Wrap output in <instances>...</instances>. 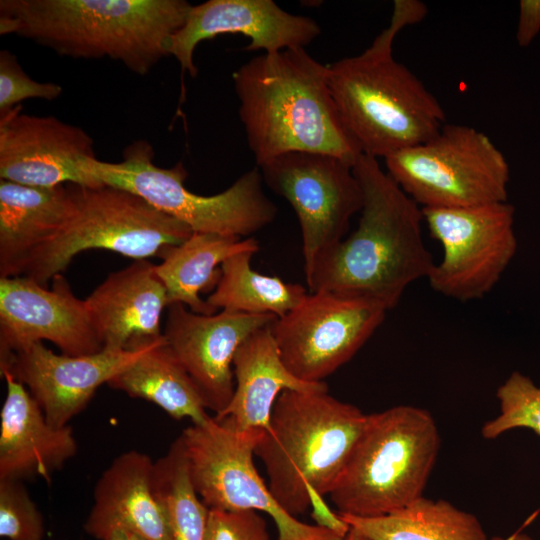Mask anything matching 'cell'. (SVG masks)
Wrapping results in <instances>:
<instances>
[{
	"label": "cell",
	"mask_w": 540,
	"mask_h": 540,
	"mask_svg": "<svg viewBox=\"0 0 540 540\" xmlns=\"http://www.w3.org/2000/svg\"><path fill=\"white\" fill-rule=\"evenodd\" d=\"M353 172L363 193L358 226L304 269L306 283L309 292L358 295L389 311L435 263L422 237V208L377 158L361 154Z\"/></svg>",
	"instance_id": "obj_1"
},
{
	"label": "cell",
	"mask_w": 540,
	"mask_h": 540,
	"mask_svg": "<svg viewBox=\"0 0 540 540\" xmlns=\"http://www.w3.org/2000/svg\"><path fill=\"white\" fill-rule=\"evenodd\" d=\"M233 82L257 167L291 152L329 154L353 166L362 154L333 98L328 65L305 48L258 55Z\"/></svg>",
	"instance_id": "obj_2"
},
{
	"label": "cell",
	"mask_w": 540,
	"mask_h": 540,
	"mask_svg": "<svg viewBox=\"0 0 540 540\" xmlns=\"http://www.w3.org/2000/svg\"><path fill=\"white\" fill-rule=\"evenodd\" d=\"M185 0H1L0 34H15L73 58L121 62L144 76L170 55Z\"/></svg>",
	"instance_id": "obj_3"
},
{
	"label": "cell",
	"mask_w": 540,
	"mask_h": 540,
	"mask_svg": "<svg viewBox=\"0 0 540 540\" xmlns=\"http://www.w3.org/2000/svg\"><path fill=\"white\" fill-rule=\"evenodd\" d=\"M367 414L328 391H283L270 428L255 447L279 504L297 517L314 508L318 524L343 533L349 526L324 503L364 427Z\"/></svg>",
	"instance_id": "obj_4"
},
{
	"label": "cell",
	"mask_w": 540,
	"mask_h": 540,
	"mask_svg": "<svg viewBox=\"0 0 540 540\" xmlns=\"http://www.w3.org/2000/svg\"><path fill=\"white\" fill-rule=\"evenodd\" d=\"M390 22L362 53L328 65L329 86L342 120L362 154L386 158L436 135L446 124L439 100L392 46Z\"/></svg>",
	"instance_id": "obj_5"
},
{
	"label": "cell",
	"mask_w": 540,
	"mask_h": 540,
	"mask_svg": "<svg viewBox=\"0 0 540 540\" xmlns=\"http://www.w3.org/2000/svg\"><path fill=\"white\" fill-rule=\"evenodd\" d=\"M440 434L425 409L398 405L367 414L329 498L338 514L377 517L423 497Z\"/></svg>",
	"instance_id": "obj_6"
},
{
	"label": "cell",
	"mask_w": 540,
	"mask_h": 540,
	"mask_svg": "<svg viewBox=\"0 0 540 540\" xmlns=\"http://www.w3.org/2000/svg\"><path fill=\"white\" fill-rule=\"evenodd\" d=\"M68 188V216L52 236L27 255L17 276L46 286L83 251L105 249L134 260L159 258L166 248L193 234L187 224L129 191L109 185L68 184Z\"/></svg>",
	"instance_id": "obj_7"
},
{
	"label": "cell",
	"mask_w": 540,
	"mask_h": 540,
	"mask_svg": "<svg viewBox=\"0 0 540 540\" xmlns=\"http://www.w3.org/2000/svg\"><path fill=\"white\" fill-rule=\"evenodd\" d=\"M149 142L137 140L127 146L119 162L92 158L85 169L103 185L129 191L155 209L187 224L193 232L218 233L240 238L269 225L278 209L263 190V178L256 166L229 188L212 196L191 192L182 163L161 168L153 163Z\"/></svg>",
	"instance_id": "obj_8"
},
{
	"label": "cell",
	"mask_w": 540,
	"mask_h": 540,
	"mask_svg": "<svg viewBox=\"0 0 540 540\" xmlns=\"http://www.w3.org/2000/svg\"><path fill=\"white\" fill-rule=\"evenodd\" d=\"M386 172L421 208H459L507 201L510 168L482 131L445 124L416 146L384 159Z\"/></svg>",
	"instance_id": "obj_9"
},
{
	"label": "cell",
	"mask_w": 540,
	"mask_h": 540,
	"mask_svg": "<svg viewBox=\"0 0 540 540\" xmlns=\"http://www.w3.org/2000/svg\"><path fill=\"white\" fill-rule=\"evenodd\" d=\"M264 433L239 432L215 417L183 430L178 440L202 502L209 509L265 512L276 525L277 540H344L347 533L301 522L274 498L253 461Z\"/></svg>",
	"instance_id": "obj_10"
},
{
	"label": "cell",
	"mask_w": 540,
	"mask_h": 540,
	"mask_svg": "<svg viewBox=\"0 0 540 540\" xmlns=\"http://www.w3.org/2000/svg\"><path fill=\"white\" fill-rule=\"evenodd\" d=\"M422 212L430 235L443 249L427 277L430 287L460 302L483 298L516 254L513 205L500 201Z\"/></svg>",
	"instance_id": "obj_11"
},
{
	"label": "cell",
	"mask_w": 540,
	"mask_h": 540,
	"mask_svg": "<svg viewBox=\"0 0 540 540\" xmlns=\"http://www.w3.org/2000/svg\"><path fill=\"white\" fill-rule=\"evenodd\" d=\"M386 312L383 305L366 297L328 290L308 292L270 329L291 374L318 383L359 351Z\"/></svg>",
	"instance_id": "obj_12"
},
{
	"label": "cell",
	"mask_w": 540,
	"mask_h": 540,
	"mask_svg": "<svg viewBox=\"0 0 540 540\" xmlns=\"http://www.w3.org/2000/svg\"><path fill=\"white\" fill-rule=\"evenodd\" d=\"M258 168L263 182L295 211L306 269L346 237L352 217L362 208L353 166L329 154L291 152Z\"/></svg>",
	"instance_id": "obj_13"
},
{
	"label": "cell",
	"mask_w": 540,
	"mask_h": 540,
	"mask_svg": "<svg viewBox=\"0 0 540 540\" xmlns=\"http://www.w3.org/2000/svg\"><path fill=\"white\" fill-rule=\"evenodd\" d=\"M51 281L49 289L26 276L0 278V363L44 340L71 356L103 349L85 300L62 274Z\"/></svg>",
	"instance_id": "obj_14"
},
{
	"label": "cell",
	"mask_w": 540,
	"mask_h": 540,
	"mask_svg": "<svg viewBox=\"0 0 540 540\" xmlns=\"http://www.w3.org/2000/svg\"><path fill=\"white\" fill-rule=\"evenodd\" d=\"M92 158L94 141L78 126L24 114L21 105L0 115V179L35 187L101 186L85 170Z\"/></svg>",
	"instance_id": "obj_15"
},
{
	"label": "cell",
	"mask_w": 540,
	"mask_h": 540,
	"mask_svg": "<svg viewBox=\"0 0 540 540\" xmlns=\"http://www.w3.org/2000/svg\"><path fill=\"white\" fill-rule=\"evenodd\" d=\"M277 317L221 310L197 314L181 303L167 307L163 336L198 387L207 409L221 414L234 393L233 360L241 344Z\"/></svg>",
	"instance_id": "obj_16"
},
{
	"label": "cell",
	"mask_w": 540,
	"mask_h": 540,
	"mask_svg": "<svg viewBox=\"0 0 540 540\" xmlns=\"http://www.w3.org/2000/svg\"><path fill=\"white\" fill-rule=\"evenodd\" d=\"M164 340L123 350L80 356L56 354L43 342L31 344L0 363V373L10 372L41 407L47 421L64 427L82 412L97 389Z\"/></svg>",
	"instance_id": "obj_17"
},
{
	"label": "cell",
	"mask_w": 540,
	"mask_h": 540,
	"mask_svg": "<svg viewBox=\"0 0 540 540\" xmlns=\"http://www.w3.org/2000/svg\"><path fill=\"white\" fill-rule=\"evenodd\" d=\"M227 33L248 37L247 51L274 54L305 48L321 30L312 18L291 14L272 0H209L192 5L185 23L171 38L169 54L182 71L195 77L198 69L193 54L197 45Z\"/></svg>",
	"instance_id": "obj_18"
},
{
	"label": "cell",
	"mask_w": 540,
	"mask_h": 540,
	"mask_svg": "<svg viewBox=\"0 0 540 540\" xmlns=\"http://www.w3.org/2000/svg\"><path fill=\"white\" fill-rule=\"evenodd\" d=\"M103 349L145 346L163 338L161 316L168 307L165 286L147 259L110 273L85 299Z\"/></svg>",
	"instance_id": "obj_19"
},
{
	"label": "cell",
	"mask_w": 540,
	"mask_h": 540,
	"mask_svg": "<svg viewBox=\"0 0 540 540\" xmlns=\"http://www.w3.org/2000/svg\"><path fill=\"white\" fill-rule=\"evenodd\" d=\"M1 376L7 392L0 412V480L50 482L77 454L73 430L51 425L21 382L8 371Z\"/></svg>",
	"instance_id": "obj_20"
},
{
	"label": "cell",
	"mask_w": 540,
	"mask_h": 540,
	"mask_svg": "<svg viewBox=\"0 0 540 540\" xmlns=\"http://www.w3.org/2000/svg\"><path fill=\"white\" fill-rule=\"evenodd\" d=\"M154 462L130 450L118 455L99 477L84 530L106 540L116 530L145 540H173L168 517L153 488Z\"/></svg>",
	"instance_id": "obj_21"
},
{
	"label": "cell",
	"mask_w": 540,
	"mask_h": 540,
	"mask_svg": "<svg viewBox=\"0 0 540 540\" xmlns=\"http://www.w3.org/2000/svg\"><path fill=\"white\" fill-rule=\"evenodd\" d=\"M270 326L253 332L238 348L233 360V396L226 409L214 416L239 432L268 431L273 407L285 390L328 391L325 382H304L291 374Z\"/></svg>",
	"instance_id": "obj_22"
},
{
	"label": "cell",
	"mask_w": 540,
	"mask_h": 540,
	"mask_svg": "<svg viewBox=\"0 0 540 540\" xmlns=\"http://www.w3.org/2000/svg\"><path fill=\"white\" fill-rule=\"evenodd\" d=\"M70 207L68 184L35 187L0 179V278L17 276L22 261L58 230Z\"/></svg>",
	"instance_id": "obj_23"
},
{
	"label": "cell",
	"mask_w": 540,
	"mask_h": 540,
	"mask_svg": "<svg viewBox=\"0 0 540 540\" xmlns=\"http://www.w3.org/2000/svg\"><path fill=\"white\" fill-rule=\"evenodd\" d=\"M259 249L253 237L204 232H193L183 243L166 248L155 269L165 286L168 305L181 303L197 314L216 313L200 293L215 289L226 259L243 251L257 253Z\"/></svg>",
	"instance_id": "obj_24"
},
{
	"label": "cell",
	"mask_w": 540,
	"mask_h": 540,
	"mask_svg": "<svg viewBox=\"0 0 540 540\" xmlns=\"http://www.w3.org/2000/svg\"><path fill=\"white\" fill-rule=\"evenodd\" d=\"M107 385L131 398L152 402L177 420L189 418L192 424H202L210 419L198 387L165 339Z\"/></svg>",
	"instance_id": "obj_25"
},
{
	"label": "cell",
	"mask_w": 540,
	"mask_h": 540,
	"mask_svg": "<svg viewBox=\"0 0 540 540\" xmlns=\"http://www.w3.org/2000/svg\"><path fill=\"white\" fill-rule=\"evenodd\" d=\"M338 515L370 540H489L475 515L424 496L382 516Z\"/></svg>",
	"instance_id": "obj_26"
},
{
	"label": "cell",
	"mask_w": 540,
	"mask_h": 540,
	"mask_svg": "<svg viewBox=\"0 0 540 540\" xmlns=\"http://www.w3.org/2000/svg\"><path fill=\"white\" fill-rule=\"evenodd\" d=\"M255 253L239 252L222 263L219 281L206 299L216 311L270 314L280 318L307 295L309 291L301 284L288 283L278 276L252 269L251 259Z\"/></svg>",
	"instance_id": "obj_27"
},
{
	"label": "cell",
	"mask_w": 540,
	"mask_h": 540,
	"mask_svg": "<svg viewBox=\"0 0 540 540\" xmlns=\"http://www.w3.org/2000/svg\"><path fill=\"white\" fill-rule=\"evenodd\" d=\"M154 492L166 511L173 540H205L209 508L191 482L178 438L154 462Z\"/></svg>",
	"instance_id": "obj_28"
},
{
	"label": "cell",
	"mask_w": 540,
	"mask_h": 540,
	"mask_svg": "<svg viewBox=\"0 0 540 540\" xmlns=\"http://www.w3.org/2000/svg\"><path fill=\"white\" fill-rule=\"evenodd\" d=\"M496 397L500 413L482 426L484 439H495L515 428H528L540 435V387L528 376L513 372L499 386Z\"/></svg>",
	"instance_id": "obj_29"
},
{
	"label": "cell",
	"mask_w": 540,
	"mask_h": 540,
	"mask_svg": "<svg viewBox=\"0 0 540 540\" xmlns=\"http://www.w3.org/2000/svg\"><path fill=\"white\" fill-rule=\"evenodd\" d=\"M44 519L22 481L0 480V536L8 540H42Z\"/></svg>",
	"instance_id": "obj_30"
},
{
	"label": "cell",
	"mask_w": 540,
	"mask_h": 540,
	"mask_svg": "<svg viewBox=\"0 0 540 540\" xmlns=\"http://www.w3.org/2000/svg\"><path fill=\"white\" fill-rule=\"evenodd\" d=\"M62 91L57 83L31 79L14 54L8 50L0 51V115L30 98L55 100Z\"/></svg>",
	"instance_id": "obj_31"
},
{
	"label": "cell",
	"mask_w": 540,
	"mask_h": 540,
	"mask_svg": "<svg viewBox=\"0 0 540 540\" xmlns=\"http://www.w3.org/2000/svg\"><path fill=\"white\" fill-rule=\"evenodd\" d=\"M205 540H270L266 522L254 510L209 509Z\"/></svg>",
	"instance_id": "obj_32"
},
{
	"label": "cell",
	"mask_w": 540,
	"mask_h": 540,
	"mask_svg": "<svg viewBox=\"0 0 540 540\" xmlns=\"http://www.w3.org/2000/svg\"><path fill=\"white\" fill-rule=\"evenodd\" d=\"M540 32V0H521L516 29L520 47L529 46Z\"/></svg>",
	"instance_id": "obj_33"
},
{
	"label": "cell",
	"mask_w": 540,
	"mask_h": 540,
	"mask_svg": "<svg viewBox=\"0 0 540 540\" xmlns=\"http://www.w3.org/2000/svg\"><path fill=\"white\" fill-rule=\"evenodd\" d=\"M344 540H370L367 536L359 532L358 530L349 527V531Z\"/></svg>",
	"instance_id": "obj_34"
},
{
	"label": "cell",
	"mask_w": 540,
	"mask_h": 540,
	"mask_svg": "<svg viewBox=\"0 0 540 540\" xmlns=\"http://www.w3.org/2000/svg\"><path fill=\"white\" fill-rule=\"evenodd\" d=\"M489 540H532L528 535L523 533H515L509 537L503 538L499 536L492 537Z\"/></svg>",
	"instance_id": "obj_35"
},
{
	"label": "cell",
	"mask_w": 540,
	"mask_h": 540,
	"mask_svg": "<svg viewBox=\"0 0 540 540\" xmlns=\"http://www.w3.org/2000/svg\"><path fill=\"white\" fill-rule=\"evenodd\" d=\"M106 540H129L128 533L116 530L110 534V536Z\"/></svg>",
	"instance_id": "obj_36"
},
{
	"label": "cell",
	"mask_w": 540,
	"mask_h": 540,
	"mask_svg": "<svg viewBox=\"0 0 540 540\" xmlns=\"http://www.w3.org/2000/svg\"><path fill=\"white\" fill-rule=\"evenodd\" d=\"M129 536V540H145L137 535H133V534H128Z\"/></svg>",
	"instance_id": "obj_37"
}]
</instances>
